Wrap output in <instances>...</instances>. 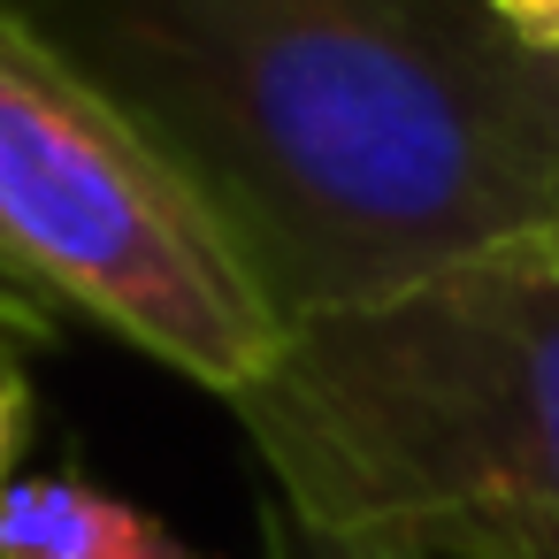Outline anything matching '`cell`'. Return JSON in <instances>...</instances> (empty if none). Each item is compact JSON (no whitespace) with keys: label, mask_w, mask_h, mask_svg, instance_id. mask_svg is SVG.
Listing matches in <instances>:
<instances>
[{"label":"cell","mask_w":559,"mask_h":559,"mask_svg":"<svg viewBox=\"0 0 559 559\" xmlns=\"http://www.w3.org/2000/svg\"><path fill=\"white\" fill-rule=\"evenodd\" d=\"M200 192L276 322L559 230V55L483 0H0Z\"/></svg>","instance_id":"6da1fadb"},{"label":"cell","mask_w":559,"mask_h":559,"mask_svg":"<svg viewBox=\"0 0 559 559\" xmlns=\"http://www.w3.org/2000/svg\"><path fill=\"white\" fill-rule=\"evenodd\" d=\"M230 414L314 536L559 559V230L284 322Z\"/></svg>","instance_id":"7a4b0ae2"},{"label":"cell","mask_w":559,"mask_h":559,"mask_svg":"<svg viewBox=\"0 0 559 559\" xmlns=\"http://www.w3.org/2000/svg\"><path fill=\"white\" fill-rule=\"evenodd\" d=\"M0 292L123 337L223 406L284 337L169 154L16 9H0Z\"/></svg>","instance_id":"3957f363"},{"label":"cell","mask_w":559,"mask_h":559,"mask_svg":"<svg viewBox=\"0 0 559 559\" xmlns=\"http://www.w3.org/2000/svg\"><path fill=\"white\" fill-rule=\"evenodd\" d=\"M0 559H207L192 536H177L154 506L55 467L16 475L0 490Z\"/></svg>","instance_id":"277c9868"},{"label":"cell","mask_w":559,"mask_h":559,"mask_svg":"<svg viewBox=\"0 0 559 559\" xmlns=\"http://www.w3.org/2000/svg\"><path fill=\"white\" fill-rule=\"evenodd\" d=\"M253 536H261V559H414V551H368V544L314 536V528H307V521H292L276 498H261V513H253Z\"/></svg>","instance_id":"5b68a950"},{"label":"cell","mask_w":559,"mask_h":559,"mask_svg":"<svg viewBox=\"0 0 559 559\" xmlns=\"http://www.w3.org/2000/svg\"><path fill=\"white\" fill-rule=\"evenodd\" d=\"M32 437V376H24V345H0V490H9L16 475V452Z\"/></svg>","instance_id":"8992f818"},{"label":"cell","mask_w":559,"mask_h":559,"mask_svg":"<svg viewBox=\"0 0 559 559\" xmlns=\"http://www.w3.org/2000/svg\"><path fill=\"white\" fill-rule=\"evenodd\" d=\"M490 16H506L528 47H551L559 55V0H483Z\"/></svg>","instance_id":"52a82bcc"},{"label":"cell","mask_w":559,"mask_h":559,"mask_svg":"<svg viewBox=\"0 0 559 559\" xmlns=\"http://www.w3.org/2000/svg\"><path fill=\"white\" fill-rule=\"evenodd\" d=\"M55 314H39V307H24L16 292H0V345H55Z\"/></svg>","instance_id":"ba28073f"}]
</instances>
